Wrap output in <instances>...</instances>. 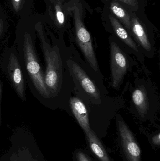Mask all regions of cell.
<instances>
[{
	"instance_id": "cell-1",
	"label": "cell",
	"mask_w": 160,
	"mask_h": 161,
	"mask_svg": "<svg viewBox=\"0 0 160 161\" xmlns=\"http://www.w3.org/2000/svg\"><path fill=\"white\" fill-rule=\"evenodd\" d=\"M41 47L46 62L45 82L49 92L55 94L58 91L62 79V63L57 49L51 48L47 43L41 28H37Z\"/></svg>"
},
{
	"instance_id": "cell-2",
	"label": "cell",
	"mask_w": 160,
	"mask_h": 161,
	"mask_svg": "<svg viewBox=\"0 0 160 161\" xmlns=\"http://www.w3.org/2000/svg\"><path fill=\"white\" fill-rule=\"evenodd\" d=\"M23 52L26 69L34 85L41 96L46 98L50 97L46 87L45 79L34 49L31 36L24 35Z\"/></svg>"
},
{
	"instance_id": "cell-3",
	"label": "cell",
	"mask_w": 160,
	"mask_h": 161,
	"mask_svg": "<svg viewBox=\"0 0 160 161\" xmlns=\"http://www.w3.org/2000/svg\"><path fill=\"white\" fill-rule=\"evenodd\" d=\"M72 11L76 31V40L78 45L83 53L87 62L93 69L97 72L98 69V66L93 49L90 33L84 24L82 14L79 7L76 4L73 6Z\"/></svg>"
},
{
	"instance_id": "cell-4",
	"label": "cell",
	"mask_w": 160,
	"mask_h": 161,
	"mask_svg": "<svg viewBox=\"0 0 160 161\" xmlns=\"http://www.w3.org/2000/svg\"><path fill=\"white\" fill-rule=\"evenodd\" d=\"M118 133L123 153L127 161H142L140 146L131 130L123 121L118 124Z\"/></svg>"
},
{
	"instance_id": "cell-5",
	"label": "cell",
	"mask_w": 160,
	"mask_h": 161,
	"mask_svg": "<svg viewBox=\"0 0 160 161\" xmlns=\"http://www.w3.org/2000/svg\"><path fill=\"white\" fill-rule=\"evenodd\" d=\"M111 52L112 84L116 88L126 73L128 63L126 55L115 42L111 43Z\"/></svg>"
},
{
	"instance_id": "cell-6",
	"label": "cell",
	"mask_w": 160,
	"mask_h": 161,
	"mask_svg": "<svg viewBox=\"0 0 160 161\" xmlns=\"http://www.w3.org/2000/svg\"><path fill=\"white\" fill-rule=\"evenodd\" d=\"M8 71L12 84L18 95L22 99L25 97L23 77L22 73L20 66L17 57L11 54L8 65Z\"/></svg>"
},
{
	"instance_id": "cell-7",
	"label": "cell",
	"mask_w": 160,
	"mask_h": 161,
	"mask_svg": "<svg viewBox=\"0 0 160 161\" xmlns=\"http://www.w3.org/2000/svg\"><path fill=\"white\" fill-rule=\"evenodd\" d=\"M72 69L74 76L84 91L95 99H99L100 94L97 87L84 71L75 63H73Z\"/></svg>"
},
{
	"instance_id": "cell-8",
	"label": "cell",
	"mask_w": 160,
	"mask_h": 161,
	"mask_svg": "<svg viewBox=\"0 0 160 161\" xmlns=\"http://www.w3.org/2000/svg\"><path fill=\"white\" fill-rule=\"evenodd\" d=\"M70 105L72 112L85 132L91 129L87 109L83 102L77 97L70 99Z\"/></svg>"
},
{
	"instance_id": "cell-9",
	"label": "cell",
	"mask_w": 160,
	"mask_h": 161,
	"mask_svg": "<svg viewBox=\"0 0 160 161\" xmlns=\"http://www.w3.org/2000/svg\"><path fill=\"white\" fill-rule=\"evenodd\" d=\"M89 148L100 161H111L102 143L92 130L85 132Z\"/></svg>"
},
{
	"instance_id": "cell-10",
	"label": "cell",
	"mask_w": 160,
	"mask_h": 161,
	"mask_svg": "<svg viewBox=\"0 0 160 161\" xmlns=\"http://www.w3.org/2000/svg\"><path fill=\"white\" fill-rule=\"evenodd\" d=\"M131 30L141 45L147 51L151 49V44L145 31L138 18L134 14L130 16Z\"/></svg>"
},
{
	"instance_id": "cell-11",
	"label": "cell",
	"mask_w": 160,
	"mask_h": 161,
	"mask_svg": "<svg viewBox=\"0 0 160 161\" xmlns=\"http://www.w3.org/2000/svg\"><path fill=\"white\" fill-rule=\"evenodd\" d=\"M109 19L116 35L132 49L135 51H138L136 43L132 40L121 24L111 15L109 16Z\"/></svg>"
},
{
	"instance_id": "cell-12",
	"label": "cell",
	"mask_w": 160,
	"mask_h": 161,
	"mask_svg": "<svg viewBox=\"0 0 160 161\" xmlns=\"http://www.w3.org/2000/svg\"><path fill=\"white\" fill-rule=\"evenodd\" d=\"M110 8L113 13L120 20L128 30H131L130 15L124 8L115 1L111 2Z\"/></svg>"
},
{
	"instance_id": "cell-13",
	"label": "cell",
	"mask_w": 160,
	"mask_h": 161,
	"mask_svg": "<svg viewBox=\"0 0 160 161\" xmlns=\"http://www.w3.org/2000/svg\"><path fill=\"white\" fill-rule=\"evenodd\" d=\"M132 98L139 112L144 114L147 108V98L144 91L141 89L134 90L132 93Z\"/></svg>"
},
{
	"instance_id": "cell-14",
	"label": "cell",
	"mask_w": 160,
	"mask_h": 161,
	"mask_svg": "<svg viewBox=\"0 0 160 161\" xmlns=\"http://www.w3.org/2000/svg\"><path fill=\"white\" fill-rule=\"evenodd\" d=\"M55 15L56 20L60 25L64 24L65 22V16L62 8L59 5L55 6Z\"/></svg>"
},
{
	"instance_id": "cell-15",
	"label": "cell",
	"mask_w": 160,
	"mask_h": 161,
	"mask_svg": "<svg viewBox=\"0 0 160 161\" xmlns=\"http://www.w3.org/2000/svg\"><path fill=\"white\" fill-rule=\"evenodd\" d=\"M75 161H92L90 157L82 150H77L75 153Z\"/></svg>"
},
{
	"instance_id": "cell-16",
	"label": "cell",
	"mask_w": 160,
	"mask_h": 161,
	"mask_svg": "<svg viewBox=\"0 0 160 161\" xmlns=\"http://www.w3.org/2000/svg\"><path fill=\"white\" fill-rule=\"evenodd\" d=\"M118 1L127 5L129 6L135 8H139L138 0H118Z\"/></svg>"
},
{
	"instance_id": "cell-17",
	"label": "cell",
	"mask_w": 160,
	"mask_h": 161,
	"mask_svg": "<svg viewBox=\"0 0 160 161\" xmlns=\"http://www.w3.org/2000/svg\"><path fill=\"white\" fill-rule=\"evenodd\" d=\"M12 6L15 11H18L22 3V0H11Z\"/></svg>"
},
{
	"instance_id": "cell-18",
	"label": "cell",
	"mask_w": 160,
	"mask_h": 161,
	"mask_svg": "<svg viewBox=\"0 0 160 161\" xmlns=\"http://www.w3.org/2000/svg\"><path fill=\"white\" fill-rule=\"evenodd\" d=\"M160 133H158L157 135L154 136V137L152 138V142L154 144V145L156 146H159L160 143Z\"/></svg>"
},
{
	"instance_id": "cell-19",
	"label": "cell",
	"mask_w": 160,
	"mask_h": 161,
	"mask_svg": "<svg viewBox=\"0 0 160 161\" xmlns=\"http://www.w3.org/2000/svg\"><path fill=\"white\" fill-rule=\"evenodd\" d=\"M2 21H1V19H0V32H1V30H2Z\"/></svg>"
},
{
	"instance_id": "cell-20",
	"label": "cell",
	"mask_w": 160,
	"mask_h": 161,
	"mask_svg": "<svg viewBox=\"0 0 160 161\" xmlns=\"http://www.w3.org/2000/svg\"><path fill=\"white\" fill-rule=\"evenodd\" d=\"M1 84H0V103H1ZM0 110H1V108H0Z\"/></svg>"
},
{
	"instance_id": "cell-21",
	"label": "cell",
	"mask_w": 160,
	"mask_h": 161,
	"mask_svg": "<svg viewBox=\"0 0 160 161\" xmlns=\"http://www.w3.org/2000/svg\"><path fill=\"white\" fill-rule=\"evenodd\" d=\"M59 1H60V2H62V1H63V0H59Z\"/></svg>"
},
{
	"instance_id": "cell-22",
	"label": "cell",
	"mask_w": 160,
	"mask_h": 161,
	"mask_svg": "<svg viewBox=\"0 0 160 161\" xmlns=\"http://www.w3.org/2000/svg\"></svg>"
},
{
	"instance_id": "cell-23",
	"label": "cell",
	"mask_w": 160,
	"mask_h": 161,
	"mask_svg": "<svg viewBox=\"0 0 160 161\" xmlns=\"http://www.w3.org/2000/svg\"></svg>"
}]
</instances>
